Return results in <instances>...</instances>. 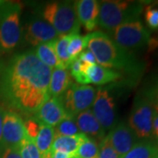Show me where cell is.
Masks as SVG:
<instances>
[{"label":"cell","instance_id":"1","mask_svg":"<svg viewBox=\"0 0 158 158\" xmlns=\"http://www.w3.org/2000/svg\"><path fill=\"white\" fill-rule=\"evenodd\" d=\"M51 73L34 51L13 56L0 66V101L19 114L34 116L50 97Z\"/></svg>","mask_w":158,"mask_h":158},{"label":"cell","instance_id":"2","mask_svg":"<svg viewBox=\"0 0 158 158\" xmlns=\"http://www.w3.org/2000/svg\"><path fill=\"white\" fill-rule=\"evenodd\" d=\"M86 48L94 55L97 63L126 75L133 82L143 73L145 65L135 54L118 46L106 33L95 31L85 36Z\"/></svg>","mask_w":158,"mask_h":158},{"label":"cell","instance_id":"3","mask_svg":"<svg viewBox=\"0 0 158 158\" xmlns=\"http://www.w3.org/2000/svg\"><path fill=\"white\" fill-rule=\"evenodd\" d=\"M98 26L109 34L120 25L140 19L144 9V2L139 1H101Z\"/></svg>","mask_w":158,"mask_h":158},{"label":"cell","instance_id":"4","mask_svg":"<svg viewBox=\"0 0 158 158\" xmlns=\"http://www.w3.org/2000/svg\"><path fill=\"white\" fill-rule=\"evenodd\" d=\"M43 19L60 35L79 34L81 24L76 12L75 3L71 1H56L46 5L42 11Z\"/></svg>","mask_w":158,"mask_h":158},{"label":"cell","instance_id":"5","mask_svg":"<svg viewBox=\"0 0 158 158\" xmlns=\"http://www.w3.org/2000/svg\"><path fill=\"white\" fill-rule=\"evenodd\" d=\"M107 34L117 45L133 54L145 49L151 42L150 32L140 19L124 23Z\"/></svg>","mask_w":158,"mask_h":158},{"label":"cell","instance_id":"6","mask_svg":"<svg viewBox=\"0 0 158 158\" xmlns=\"http://www.w3.org/2000/svg\"><path fill=\"white\" fill-rule=\"evenodd\" d=\"M19 3L5 1L0 7V46L6 51L13 49L21 37Z\"/></svg>","mask_w":158,"mask_h":158},{"label":"cell","instance_id":"7","mask_svg":"<svg viewBox=\"0 0 158 158\" xmlns=\"http://www.w3.org/2000/svg\"><path fill=\"white\" fill-rule=\"evenodd\" d=\"M156 110L141 93L135 97L128 118L131 129L139 140L152 139V125Z\"/></svg>","mask_w":158,"mask_h":158},{"label":"cell","instance_id":"8","mask_svg":"<svg viewBox=\"0 0 158 158\" xmlns=\"http://www.w3.org/2000/svg\"><path fill=\"white\" fill-rule=\"evenodd\" d=\"M96 93L94 86L73 83L61 96L67 117L76 118L80 113L89 110L93 105Z\"/></svg>","mask_w":158,"mask_h":158},{"label":"cell","instance_id":"9","mask_svg":"<svg viewBox=\"0 0 158 158\" xmlns=\"http://www.w3.org/2000/svg\"><path fill=\"white\" fill-rule=\"evenodd\" d=\"M91 111L106 133L111 131L116 126L117 100L112 86L97 89Z\"/></svg>","mask_w":158,"mask_h":158},{"label":"cell","instance_id":"10","mask_svg":"<svg viewBox=\"0 0 158 158\" xmlns=\"http://www.w3.org/2000/svg\"><path fill=\"white\" fill-rule=\"evenodd\" d=\"M27 139L21 114L11 109L6 110L2 127V144L18 148Z\"/></svg>","mask_w":158,"mask_h":158},{"label":"cell","instance_id":"11","mask_svg":"<svg viewBox=\"0 0 158 158\" xmlns=\"http://www.w3.org/2000/svg\"><path fill=\"white\" fill-rule=\"evenodd\" d=\"M60 36L50 24L44 19L33 17L28 20L25 28V40L32 46L37 47L40 44L53 41Z\"/></svg>","mask_w":158,"mask_h":158},{"label":"cell","instance_id":"12","mask_svg":"<svg viewBox=\"0 0 158 158\" xmlns=\"http://www.w3.org/2000/svg\"><path fill=\"white\" fill-rule=\"evenodd\" d=\"M106 137L119 158L125 156L140 141L129 125L124 120L117 123L113 129L108 132Z\"/></svg>","mask_w":158,"mask_h":158},{"label":"cell","instance_id":"13","mask_svg":"<svg viewBox=\"0 0 158 158\" xmlns=\"http://www.w3.org/2000/svg\"><path fill=\"white\" fill-rule=\"evenodd\" d=\"M40 123L49 127H56L62 119L67 117L62 105L61 97H49L34 115Z\"/></svg>","mask_w":158,"mask_h":158},{"label":"cell","instance_id":"14","mask_svg":"<svg viewBox=\"0 0 158 158\" xmlns=\"http://www.w3.org/2000/svg\"><path fill=\"white\" fill-rule=\"evenodd\" d=\"M75 8L79 22L88 32H93L98 27L99 4L96 0L76 1Z\"/></svg>","mask_w":158,"mask_h":158},{"label":"cell","instance_id":"15","mask_svg":"<svg viewBox=\"0 0 158 158\" xmlns=\"http://www.w3.org/2000/svg\"><path fill=\"white\" fill-rule=\"evenodd\" d=\"M75 119L79 132L87 137L100 142L106 136V133L102 128L101 125L90 109L77 114Z\"/></svg>","mask_w":158,"mask_h":158},{"label":"cell","instance_id":"16","mask_svg":"<svg viewBox=\"0 0 158 158\" xmlns=\"http://www.w3.org/2000/svg\"><path fill=\"white\" fill-rule=\"evenodd\" d=\"M86 76L88 84L91 83L97 85L114 83L123 77L121 73L112 69L106 68L99 64L90 65L86 69Z\"/></svg>","mask_w":158,"mask_h":158},{"label":"cell","instance_id":"17","mask_svg":"<svg viewBox=\"0 0 158 158\" xmlns=\"http://www.w3.org/2000/svg\"><path fill=\"white\" fill-rule=\"evenodd\" d=\"M72 84L71 75L68 69H53L48 86L49 96L55 98L61 97Z\"/></svg>","mask_w":158,"mask_h":158},{"label":"cell","instance_id":"18","mask_svg":"<svg viewBox=\"0 0 158 158\" xmlns=\"http://www.w3.org/2000/svg\"><path fill=\"white\" fill-rule=\"evenodd\" d=\"M121 158H158V144L149 140H140Z\"/></svg>","mask_w":158,"mask_h":158},{"label":"cell","instance_id":"19","mask_svg":"<svg viewBox=\"0 0 158 158\" xmlns=\"http://www.w3.org/2000/svg\"><path fill=\"white\" fill-rule=\"evenodd\" d=\"M85 136L84 134L80 133L78 135L73 136L56 137L54 140V142H53V145H52L51 152L62 151V152L67 153L71 156H74L81 141L85 138Z\"/></svg>","mask_w":158,"mask_h":158},{"label":"cell","instance_id":"20","mask_svg":"<svg viewBox=\"0 0 158 158\" xmlns=\"http://www.w3.org/2000/svg\"><path fill=\"white\" fill-rule=\"evenodd\" d=\"M54 140H55L54 127L41 124L34 143L43 158H50L51 148Z\"/></svg>","mask_w":158,"mask_h":158},{"label":"cell","instance_id":"21","mask_svg":"<svg viewBox=\"0 0 158 158\" xmlns=\"http://www.w3.org/2000/svg\"><path fill=\"white\" fill-rule=\"evenodd\" d=\"M54 41L55 40L40 44L34 50V53L40 61L51 69H60L59 62L55 51Z\"/></svg>","mask_w":158,"mask_h":158},{"label":"cell","instance_id":"22","mask_svg":"<svg viewBox=\"0 0 158 158\" xmlns=\"http://www.w3.org/2000/svg\"><path fill=\"white\" fill-rule=\"evenodd\" d=\"M69 36L68 35H60L55 41H54V47L56 55L60 69H68L72 60L68 52V45Z\"/></svg>","mask_w":158,"mask_h":158},{"label":"cell","instance_id":"23","mask_svg":"<svg viewBox=\"0 0 158 158\" xmlns=\"http://www.w3.org/2000/svg\"><path fill=\"white\" fill-rule=\"evenodd\" d=\"M99 146L95 140L85 135L81 141L75 156L78 158H98Z\"/></svg>","mask_w":158,"mask_h":158},{"label":"cell","instance_id":"24","mask_svg":"<svg viewBox=\"0 0 158 158\" xmlns=\"http://www.w3.org/2000/svg\"><path fill=\"white\" fill-rule=\"evenodd\" d=\"M55 138L58 136H73L80 134L75 118L66 117L54 127Z\"/></svg>","mask_w":158,"mask_h":158},{"label":"cell","instance_id":"25","mask_svg":"<svg viewBox=\"0 0 158 158\" xmlns=\"http://www.w3.org/2000/svg\"><path fill=\"white\" fill-rule=\"evenodd\" d=\"M90 65L85 64L78 58L74 59L71 62L68 70L79 85H88V80L86 76V69Z\"/></svg>","mask_w":158,"mask_h":158},{"label":"cell","instance_id":"26","mask_svg":"<svg viewBox=\"0 0 158 158\" xmlns=\"http://www.w3.org/2000/svg\"><path fill=\"white\" fill-rule=\"evenodd\" d=\"M68 52L70 59L73 61L74 59L77 58L81 54V52L86 48L85 36H81L79 34H69Z\"/></svg>","mask_w":158,"mask_h":158},{"label":"cell","instance_id":"27","mask_svg":"<svg viewBox=\"0 0 158 158\" xmlns=\"http://www.w3.org/2000/svg\"><path fill=\"white\" fill-rule=\"evenodd\" d=\"M140 93L152 104L158 113V76L150 79Z\"/></svg>","mask_w":158,"mask_h":158},{"label":"cell","instance_id":"28","mask_svg":"<svg viewBox=\"0 0 158 158\" xmlns=\"http://www.w3.org/2000/svg\"><path fill=\"white\" fill-rule=\"evenodd\" d=\"M144 10V18L148 27L151 30L158 29V1L150 2Z\"/></svg>","mask_w":158,"mask_h":158},{"label":"cell","instance_id":"29","mask_svg":"<svg viewBox=\"0 0 158 158\" xmlns=\"http://www.w3.org/2000/svg\"><path fill=\"white\" fill-rule=\"evenodd\" d=\"M19 151L21 158H43L34 141L27 138L21 143L19 148Z\"/></svg>","mask_w":158,"mask_h":158},{"label":"cell","instance_id":"30","mask_svg":"<svg viewBox=\"0 0 158 158\" xmlns=\"http://www.w3.org/2000/svg\"><path fill=\"white\" fill-rule=\"evenodd\" d=\"M27 138L34 141L38 135L41 124L34 116H30L24 121Z\"/></svg>","mask_w":158,"mask_h":158},{"label":"cell","instance_id":"31","mask_svg":"<svg viewBox=\"0 0 158 158\" xmlns=\"http://www.w3.org/2000/svg\"><path fill=\"white\" fill-rule=\"evenodd\" d=\"M98 158H119L118 154L111 146L106 136L99 142V152Z\"/></svg>","mask_w":158,"mask_h":158},{"label":"cell","instance_id":"32","mask_svg":"<svg viewBox=\"0 0 158 158\" xmlns=\"http://www.w3.org/2000/svg\"><path fill=\"white\" fill-rule=\"evenodd\" d=\"M0 158H21L18 148L0 144Z\"/></svg>","mask_w":158,"mask_h":158},{"label":"cell","instance_id":"33","mask_svg":"<svg viewBox=\"0 0 158 158\" xmlns=\"http://www.w3.org/2000/svg\"><path fill=\"white\" fill-rule=\"evenodd\" d=\"M77 58L87 65H95V64H97L96 58L89 49H84L81 52V54L79 55Z\"/></svg>","mask_w":158,"mask_h":158},{"label":"cell","instance_id":"34","mask_svg":"<svg viewBox=\"0 0 158 158\" xmlns=\"http://www.w3.org/2000/svg\"><path fill=\"white\" fill-rule=\"evenodd\" d=\"M152 140L156 141L158 144V113L156 112L152 125Z\"/></svg>","mask_w":158,"mask_h":158},{"label":"cell","instance_id":"35","mask_svg":"<svg viewBox=\"0 0 158 158\" xmlns=\"http://www.w3.org/2000/svg\"><path fill=\"white\" fill-rule=\"evenodd\" d=\"M6 110V107L0 104V144L2 143V127H3V119H4Z\"/></svg>","mask_w":158,"mask_h":158},{"label":"cell","instance_id":"36","mask_svg":"<svg viewBox=\"0 0 158 158\" xmlns=\"http://www.w3.org/2000/svg\"><path fill=\"white\" fill-rule=\"evenodd\" d=\"M72 157L67 153L62 152V151H54L51 152L50 158H70Z\"/></svg>","mask_w":158,"mask_h":158},{"label":"cell","instance_id":"37","mask_svg":"<svg viewBox=\"0 0 158 158\" xmlns=\"http://www.w3.org/2000/svg\"><path fill=\"white\" fill-rule=\"evenodd\" d=\"M4 3H5V1H2V0H0V7L2 6V5H3Z\"/></svg>","mask_w":158,"mask_h":158},{"label":"cell","instance_id":"38","mask_svg":"<svg viewBox=\"0 0 158 158\" xmlns=\"http://www.w3.org/2000/svg\"><path fill=\"white\" fill-rule=\"evenodd\" d=\"M70 158H78V157H77L76 156H72V157H70Z\"/></svg>","mask_w":158,"mask_h":158}]
</instances>
